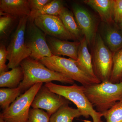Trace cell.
Returning <instances> with one entry per match:
<instances>
[{"label":"cell","mask_w":122,"mask_h":122,"mask_svg":"<svg viewBox=\"0 0 122 122\" xmlns=\"http://www.w3.org/2000/svg\"><path fill=\"white\" fill-rule=\"evenodd\" d=\"M20 66L22 68L24 76L18 86L20 88L22 93L38 83L58 81L72 85L74 82L71 79L48 69L40 61L30 57L23 60Z\"/></svg>","instance_id":"6da1fadb"},{"label":"cell","mask_w":122,"mask_h":122,"mask_svg":"<svg viewBox=\"0 0 122 122\" xmlns=\"http://www.w3.org/2000/svg\"><path fill=\"white\" fill-rule=\"evenodd\" d=\"M84 90L90 102L100 113L108 110L122 100V81L102 82L84 86Z\"/></svg>","instance_id":"7a4b0ae2"},{"label":"cell","mask_w":122,"mask_h":122,"mask_svg":"<svg viewBox=\"0 0 122 122\" xmlns=\"http://www.w3.org/2000/svg\"><path fill=\"white\" fill-rule=\"evenodd\" d=\"M44 85L54 93L74 103L85 118L90 116L93 122H102L101 120L102 114L94 109L85 95L83 86L75 83L71 86H62L52 82L46 83Z\"/></svg>","instance_id":"3957f363"},{"label":"cell","mask_w":122,"mask_h":122,"mask_svg":"<svg viewBox=\"0 0 122 122\" xmlns=\"http://www.w3.org/2000/svg\"><path fill=\"white\" fill-rule=\"evenodd\" d=\"M39 61L48 69L78 82L83 86L101 82L99 79L92 77L81 70L75 60L71 58L53 56L45 57Z\"/></svg>","instance_id":"277c9868"},{"label":"cell","mask_w":122,"mask_h":122,"mask_svg":"<svg viewBox=\"0 0 122 122\" xmlns=\"http://www.w3.org/2000/svg\"><path fill=\"white\" fill-rule=\"evenodd\" d=\"M29 17L24 16L20 18L17 26L11 36L10 41L7 48L9 69H12L20 66L23 60L31 55V51L26 46L25 40V29Z\"/></svg>","instance_id":"5b68a950"},{"label":"cell","mask_w":122,"mask_h":122,"mask_svg":"<svg viewBox=\"0 0 122 122\" xmlns=\"http://www.w3.org/2000/svg\"><path fill=\"white\" fill-rule=\"evenodd\" d=\"M43 84H35L21 94L8 108L0 113V119L5 122H27L32 103Z\"/></svg>","instance_id":"8992f818"},{"label":"cell","mask_w":122,"mask_h":122,"mask_svg":"<svg viewBox=\"0 0 122 122\" xmlns=\"http://www.w3.org/2000/svg\"><path fill=\"white\" fill-rule=\"evenodd\" d=\"M94 72L101 82L110 81L113 66V53L103 41L100 34L95 41L93 61Z\"/></svg>","instance_id":"52a82bcc"},{"label":"cell","mask_w":122,"mask_h":122,"mask_svg":"<svg viewBox=\"0 0 122 122\" xmlns=\"http://www.w3.org/2000/svg\"><path fill=\"white\" fill-rule=\"evenodd\" d=\"M46 36L36 25L34 20L29 16L26 23L25 40L26 46L31 51V58L40 61L45 57L53 56L47 44Z\"/></svg>","instance_id":"ba28073f"},{"label":"cell","mask_w":122,"mask_h":122,"mask_svg":"<svg viewBox=\"0 0 122 122\" xmlns=\"http://www.w3.org/2000/svg\"><path fill=\"white\" fill-rule=\"evenodd\" d=\"M34 22L48 36L65 41H77L66 28L59 16L39 15L34 18Z\"/></svg>","instance_id":"9c48e42d"},{"label":"cell","mask_w":122,"mask_h":122,"mask_svg":"<svg viewBox=\"0 0 122 122\" xmlns=\"http://www.w3.org/2000/svg\"><path fill=\"white\" fill-rule=\"evenodd\" d=\"M70 103L69 100L43 85L35 96L31 107L34 109L45 110L51 117L61 107Z\"/></svg>","instance_id":"30bf717a"},{"label":"cell","mask_w":122,"mask_h":122,"mask_svg":"<svg viewBox=\"0 0 122 122\" xmlns=\"http://www.w3.org/2000/svg\"><path fill=\"white\" fill-rule=\"evenodd\" d=\"M76 21L88 45H91L96 38V24L93 15L88 10L81 5L74 4L72 7Z\"/></svg>","instance_id":"8fae6325"},{"label":"cell","mask_w":122,"mask_h":122,"mask_svg":"<svg viewBox=\"0 0 122 122\" xmlns=\"http://www.w3.org/2000/svg\"><path fill=\"white\" fill-rule=\"evenodd\" d=\"M46 39L50 50L53 56L64 55L77 60L80 41H68L48 35Z\"/></svg>","instance_id":"7c38bea8"},{"label":"cell","mask_w":122,"mask_h":122,"mask_svg":"<svg viewBox=\"0 0 122 122\" xmlns=\"http://www.w3.org/2000/svg\"><path fill=\"white\" fill-rule=\"evenodd\" d=\"M4 14L20 18L30 16V9L28 0H0V15Z\"/></svg>","instance_id":"4fadbf2b"},{"label":"cell","mask_w":122,"mask_h":122,"mask_svg":"<svg viewBox=\"0 0 122 122\" xmlns=\"http://www.w3.org/2000/svg\"><path fill=\"white\" fill-rule=\"evenodd\" d=\"M103 41L113 54L122 48V30L115 22L105 24L103 30Z\"/></svg>","instance_id":"5bb4252c"},{"label":"cell","mask_w":122,"mask_h":122,"mask_svg":"<svg viewBox=\"0 0 122 122\" xmlns=\"http://www.w3.org/2000/svg\"><path fill=\"white\" fill-rule=\"evenodd\" d=\"M79 41L80 45L78 51L77 58L76 61L75 60V63L81 70L92 77L98 79L94 72L92 57L88 50L87 41L83 37Z\"/></svg>","instance_id":"9a60e30c"},{"label":"cell","mask_w":122,"mask_h":122,"mask_svg":"<svg viewBox=\"0 0 122 122\" xmlns=\"http://www.w3.org/2000/svg\"><path fill=\"white\" fill-rule=\"evenodd\" d=\"M85 4L89 5L96 11L102 21L105 24L114 23V0H86Z\"/></svg>","instance_id":"2e32d148"},{"label":"cell","mask_w":122,"mask_h":122,"mask_svg":"<svg viewBox=\"0 0 122 122\" xmlns=\"http://www.w3.org/2000/svg\"><path fill=\"white\" fill-rule=\"evenodd\" d=\"M24 73L20 66L10 71L0 73V87L15 88L18 87L24 79Z\"/></svg>","instance_id":"e0dca14e"},{"label":"cell","mask_w":122,"mask_h":122,"mask_svg":"<svg viewBox=\"0 0 122 122\" xmlns=\"http://www.w3.org/2000/svg\"><path fill=\"white\" fill-rule=\"evenodd\" d=\"M66 28L79 41L84 36L75 18L73 12L65 7L59 15Z\"/></svg>","instance_id":"ac0fdd59"},{"label":"cell","mask_w":122,"mask_h":122,"mask_svg":"<svg viewBox=\"0 0 122 122\" xmlns=\"http://www.w3.org/2000/svg\"><path fill=\"white\" fill-rule=\"evenodd\" d=\"M20 18L10 14H4L0 17V39L7 41L15 26H17Z\"/></svg>","instance_id":"d6986e66"},{"label":"cell","mask_w":122,"mask_h":122,"mask_svg":"<svg viewBox=\"0 0 122 122\" xmlns=\"http://www.w3.org/2000/svg\"><path fill=\"white\" fill-rule=\"evenodd\" d=\"M82 116L77 109H74L66 105L61 107L51 116L50 122H73L75 118Z\"/></svg>","instance_id":"ffe728a7"},{"label":"cell","mask_w":122,"mask_h":122,"mask_svg":"<svg viewBox=\"0 0 122 122\" xmlns=\"http://www.w3.org/2000/svg\"><path fill=\"white\" fill-rule=\"evenodd\" d=\"M22 93L19 86L15 88L2 87L0 89V107L3 111L8 108Z\"/></svg>","instance_id":"44dd1931"},{"label":"cell","mask_w":122,"mask_h":122,"mask_svg":"<svg viewBox=\"0 0 122 122\" xmlns=\"http://www.w3.org/2000/svg\"><path fill=\"white\" fill-rule=\"evenodd\" d=\"M64 7V4L62 0H51L35 14L33 17L31 18L34 20L35 18L41 15L59 16Z\"/></svg>","instance_id":"7402d4cb"},{"label":"cell","mask_w":122,"mask_h":122,"mask_svg":"<svg viewBox=\"0 0 122 122\" xmlns=\"http://www.w3.org/2000/svg\"><path fill=\"white\" fill-rule=\"evenodd\" d=\"M122 74V48L113 54V66L110 81L113 83L119 82Z\"/></svg>","instance_id":"603a6c76"},{"label":"cell","mask_w":122,"mask_h":122,"mask_svg":"<svg viewBox=\"0 0 122 122\" xmlns=\"http://www.w3.org/2000/svg\"><path fill=\"white\" fill-rule=\"evenodd\" d=\"M101 113L106 122H122V102H118L111 109Z\"/></svg>","instance_id":"cb8c5ba5"},{"label":"cell","mask_w":122,"mask_h":122,"mask_svg":"<svg viewBox=\"0 0 122 122\" xmlns=\"http://www.w3.org/2000/svg\"><path fill=\"white\" fill-rule=\"evenodd\" d=\"M50 117L42 109L30 108L27 122H50Z\"/></svg>","instance_id":"d4e9b609"},{"label":"cell","mask_w":122,"mask_h":122,"mask_svg":"<svg viewBox=\"0 0 122 122\" xmlns=\"http://www.w3.org/2000/svg\"><path fill=\"white\" fill-rule=\"evenodd\" d=\"M30 9V17H33L35 14L41 10L51 0H28Z\"/></svg>","instance_id":"484cf974"},{"label":"cell","mask_w":122,"mask_h":122,"mask_svg":"<svg viewBox=\"0 0 122 122\" xmlns=\"http://www.w3.org/2000/svg\"><path fill=\"white\" fill-rule=\"evenodd\" d=\"M7 54V49L4 43H0V73L7 72L8 70V65H6Z\"/></svg>","instance_id":"4316f807"},{"label":"cell","mask_w":122,"mask_h":122,"mask_svg":"<svg viewBox=\"0 0 122 122\" xmlns=\"http://www.w3.org/2000/svg\"><path fill=\"white\" fill-rule=\"evenodd\" d=\"M114 20L117 24L122 17V0H114Z\"/></svg>","instance_id":"83f0119b"},{"label":"cell","mask_w":122,"mask_h":122,"mask_svg":"<svg viewBox=\"0 0 122 122\" xmlns=\"http://www.w3.org/2000/svg\"><path fill=\"white\" fill-rule=\"evenodd\" d=\"M116 24L119 28L122 30V17L120 18V20H119L118 21Z\"/></svg>","instance_id":"f1b7e54d"},{"label":"cell","mask_w":122,"mask_h":122,"mask_svg":"<svg viewBox=\"0 0 122 122\" xmlns=\"http://www.w3.org/2000/svg\"><path fill=\"white\" fill-rule=\"evenodd\" d=\"M0 122H4L2 119H0Z\"/></svg>","instance_id":"f546056e"},{"label":"cell","mask_w":122,"mask_h":122,"mask_svg":"<svg viewBox=\"0 0 122 122\" xmlns=\"http://www.w3.org/2000/svg\"><path fill=\"white\" fill-rule=\"evenodd\" d=\"M121 80H122V81H122V76H121Z\"/></svg>","instance_id":"4dcf8cb0"},{"label":"cell","mask_w":122,"mask_h":122,"mask_svg":"<svg viewBox=\"0 0 122 122\" xmlns=\"http://www.w3.org/2000/svg\"><path fill=\"white\" fill-rule=\"evenodd\" d=\"M120 102H122V101H120Z\"/></svg>","instance_id":"1f68e13d"},{"label":"cell","mask_w":122,"mask_h":122,"mask_svg":"<svg viewBox=\"0 0 122 122\" xmlns=\"http://www.w3.org/2000/svg\"></svg>","instance_id":"d6a6232c"}]
</instances>
